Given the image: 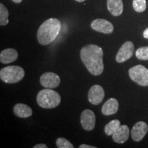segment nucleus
<instances>
[{
  "label": "nucleus",
  "instance_id": "f8f14e48",
  "mask_svg": "<svg viewBox=\"0 0 148 148\" xmlns=\"http://www.w3.org/2000/svg\"><path fill=\"white\" fill-rule=\"evenodd\" d=\"M129 135V127L126 125H121L112 134V139L117 143H123L128 139Z\"/></svg>",
  "mask_w": 148,
  "mask_h": 148
},
{
  "label": "nucleus",
  "instance_id": "9d476101",
  "mask_svg": "<svg viewBox=\"0 0 148 148\" xmlns=\"http://www.w3.org/2000/svg\"><path fill=\"white\" fill-rule=\"evenodd\" d=\"M104 90L100 85H93L88 91V101L92 104L98 105L103 101V98H104Z\"/></svg>",
  "mask_w": 148,
  "mask_h": 148
},
{
  "label": "nucleus",
  "instance_id": "4468645a",
  "mask_svg": "<svg viewBox=\"0 0 148 148\" xmlns=\"http://www.w3.org/2000/svg\"><path fill=\"white\" fill-rule=\"evenodd\" d=\"M119 109V103L114 98H110L103 103L101 112L104 115H111L115 114Z\"/></svg>",
  "mask_w": 148,
  "mask_h": 148
},
{
  "label": "nucleus",
  "instance_id": "7ed1b4c3",
  "mask_svg": "<svg viewBox=\"0 0 148 148\" xmlns=\"http://www.w3.org/2000/svg\"><path fill=\"white\" fill-rule=\"evenodd\" d=\"M36 101L38 106L43 108H53L60 104V94L51 88L42 89L37 95Z\"/></svg>",
  "mask_w": 148,
  "mask_h": 148
},
{
  "label": "nucleus",
  "instance_id": "412c9836",
  "mask_svg": "<svg viewBox=\"0 0 148 148\" xmlns=\"http://www.w3.org/2000/svg\"><path fill=\"white\" fill-rule=\"evenodd\" d=\"M56 145L58 148H73V145L71 142L66 140L64 138H58L56 140Z\"/></svg>",
  "mask_w": 148,
  "mask_h": 148
},
{
  "label": "nucleus",
  "instance_id": "39448f33",
  "mask_svg": "<svg viewBox=\"0 0 148 148\" xmlns=\"http://www.w3.org/2000/svg\"><path fill=\"white\" fill-rule=\"evenodd\" d=\"M129 76L132 81L142 86H148V69L145 66L138 64L130 68Z\"/></svg>",
  "mask_w": 148,
  "mask_h": 148
},
{
  "label": "nucleus",
  "instance_id": "4be33fe9",
  "mask_svg": "<svg viewBox=\"0 0 148 148\" xmlns=\"http://www.w3.org/2000/svg\"><path fill=\"white\" fill-rule=\"evenodd\" d=\"M34 148H47V146L45 144H37L34 146Z\"/></svg>",
  "mask_w": 148,
  "mask_h": 148
},
{
  "label": "nucleus",
  "instance_id": "1a4fd4ad",
  "mask_svg": "<svg viewBox=\"0 0 148 148\" xmlns=\"http://www.w3.org/2000/svg\"><path fill=\"white\" fill-rule=\"evenodd\" d=\"M96 117L95 113L89 109H86L81 114V124L83 129L91 131L95 126Z\"/></svg>",
  "mask_w": 148,
  "mask_h": 148
},
{
  "label": "nucleus",
  "instance_id": "5701e85b",
  "mask_svg": "<svg viewBox=\"0 0 148 148\" xmlns=\"http://www.w3.org/2000/svg\"><path fill=\"white\" fill-rule=\"evenodd\" d=\"M79 148H95V146L92 145H84V144H82V145H80L79 146Z\"/></svg>",
  "mask_w": 148,
  "mask_h": 148
},
{
  "label": "nucleus",
  "instance_id": "ddd939ff",
  "mask_svg": "<svg viewBox=\"0 0 148 148\" xmlns=\"http://www.w3.org/2000/svg\"><path fill=\"white\" fill-rule=\"evenodd\" d=\"M18 58V52L16 49L8 48L0 53V61L3 64H8L15 61Z\"/></svg>",
  "mask_w": 148,
  "mask_h": 148
},
{
  "label": "nucleus",
  "instance_id": "393cba45",
  "mask_svg": "<svg viewBox=\"0 0 148 148\" xmlns=\"http://www.w3.org/2000/svg\"><path fill=\"white\" fill-rule=\"evenodd\" d=\"M12 1H14V3H21L22 1V0H12Z\"/></svg>",
  "mask_w": 148,
  "mask_h": 148
},
{
  "label": "nucleus",
  "instance_id": "20e7f679",
  "mask_svg": "<svg viewBox=\"0 0 148 148\" xmlns=\"http://www.w3.org/2000/svg\"><path fill=\"white\" fill-rule=\"evenodd\" d=\"M25 71L21 66H8L3 68L0 71L1 79L8 84H14L23 78Z\"/></svg>",
  "mask_w": 148,
  "mask_h": 148
},
{
  "label": "nucleus",
  "instance_id": "f257e3e1",
  "mask_svg": "<svg viewBox=\"0 0 148 148\" xmlns=\"http://www.w3.org/2000/svg\"><path fill=\"white\" fill-rule=\"evenodd\" d=\"M103 49L96 45H86L80 51L83 63L93 75H99L103 73Z\"/></svg>",
  "mask_w": 148,
  "mask_h": 148
},
{
  "label": "nucleus",
  "instance_id": "6e6552de",
  "mask_svg": "<svg viewBox=\"0 0 148 148\" xmlns=\"http://www.w3.org/2000/svg\"><path fill=\"white\" fill-rule=\"evenodd\" d=\"M91 28L97 32L103 34H111L114 31V26L110 21L103 18H97L92 21Z\"/></svg>",
  "mask_w": 148,
  "mask_h": 148
},
{
  "label": "nucleus",
  "instance_id": "423d86ee",
  "mask_svg": "<svg viewBox=\"0 0 148 148\" xmlns=\"http://www.w3.org/2000/svg\"><path fill=\"white\" fill-rule=\"evenodd\" d=\"M40 82L43 87L53 89L60 85V78L57 74L52 72H47L41 75Z\"/></svg>",
  "mask_w": 148,
  "mask_h": 148
},
{
  "label": "nucleus",
  "instance_id": "2eb2a0df",
  "mask_svg": "<svg viewBox=\"0 0 148 148\" xmlns=\"http://www.w3.org/2000/svg\"><path fill=\"white\" fill-rule=\"evenodd\" d=\"M107 7L109 12L115 16L121 15L123 10L122 0H107Z\"/></svg>",
  "mask_w": 148,
  "mask_h": 148
},
{
  "label": "nucleus",
  "instance_id": "a878e982",
  "mask_svg": "<svg viewBox=\"0 0 148 148\" xmlns=\"http://www.w3.org/2000/svg\"><path fill=\"white\" fill-rule=\"evenodd\" d=\"M75 1H77V2H83V1H86V0H75Z\"/></svg>",
  "mask_w": 148,
  "mask_h": 148
},
{
  "label": "nucleus",
  "instance_id": "f03ea898",
  "mask_svg": "<svg viewBox=\"0 0 148 148\" xmlns=\"http://www.w3.org/2000/svg\"><path fill=\"white\" fill-rule=\"evenodd\" d=\"M61 23L58 19L51 18L41 24L37 32V39L40 44L47 45L56 39L60 32Z\"/></svg>",
  "mask_w": 148,
  "mask_h": 148
},
{
  "label": "nucleus",
  "instance_id": "0eeeda50",
  "mask_svg": "<svg viewBox=\"0 0 148 148\" xmlns=\"http://www.w3.org/2000/svg\"><path fill=\"white\" fill-rule=\"evenodd\" d=\"M134 50L133 42L127 41L121 46L116 56V61L119 63H122L132 56Z\"/></svg>",
  "mask_w": 148,
  "mask_h": 148
},
{
  "label": "nucleus",
  "instance_id": "aec40b11",
  "mask_svg": "<svg viewBox=\"0 0 148 148\" xmlns=\"http://www.w3.org/2000/svg\"><path fill=\"white\" fill-rule=\"evenodd\" d=\"M136 56L139 60H148V47L138 48L136 51Z\"/></svg>",
  "mask_w": 148,
  "mask_h": 148
},
{
  "label": "nucleus",
  "instance_id": "6ab92c4d",
  "mask_svg": "<svg viewBox=\"0 0 148 148\" xmlns=\"http://www.w3.org/2000/svg\"><path fill=\"white\" fill-rule=\"evenodd\" d=\"M133 8L137 12H143L146 9V0H133Z\"/></svg>",
  "mask_w": 148,
  "mask_h": 148
},
{
  "label": "nucleus",
  "instance_id": "b1692460",
  "mask_svg": "<svg viewBox=\"0 0 148 148\" xmlns=\"http://www.w3.org/2000/svg\"><path fill=\"white\" fill-rule=\"evenodd\" d=\"M143 37L145 38L148 39V27L145 29V31L143 32Z\"/></svg>",
  "mask_w": 148,
  "mask_h": 148
},
{
  "label": "nucleus",
  "instance_id": "9b49d317",
  "mask_svg": "<svg viewBox=\"0 0 148 148\" xmlns=\"http://www.w3.org/2000/svg\"><path fill=\"white\" fill-rule=\"evenodd\" d=\"M148 131V126L145 122L139 121L133 126L131 130V136L135 141H140L144 138Z\"/></svg>",
  "mask_w": 148,
  "mask_h": 148
},
{
  "label": "nucleus",
  "instance_id": "dca6fc26",
  "mask_svg": "<svg viewBox=\"0 0 148 148\" xmlns=\"http://www.w3.org/2000/svg\"><path fill=\"white\" fill-rule=\"evenodd\" d=\"M13 111L15 115L21 118H27L32 114V108L23 103L16 104L13 108Z\"/></svg>",
  "mask_w": 148,
  "mask_h": 148
},
{
  "label": "nucleus",
  "instance_id": "f3484780",
  "mask_svg": "<svg viewBox=\"0 0 148 148\" xmlns=\"http://www.w3.org/2000/svg\"><path fill=\"white\" fill-rule=\"evenodd\" d=\"M121 125V123L118 119H114L109 122L105 125L104 132L108 136H111L116 132V130L119 128Z\"/></svg>",
  "mask_w": 148,
  "mask_h": 148
},
{
  "label": "nucleus",
  "instance_id": "a211bd4d",
  "mask_svg": "<svg viewBox=\"0 0 148 148\" xmlns=\"http://www.w3.org/2000/svg\"><path fill=\"white\" fill-rule=\"evenodd\" d=\"M8 10L3 3H0V25H6L8 23Z\"/></svg>",
  "mask_w": 148,
  "mask_h": 148
}]
</instances>
